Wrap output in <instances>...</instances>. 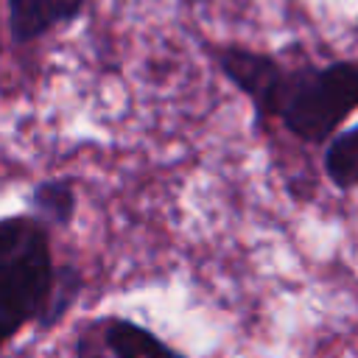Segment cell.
<instances>
[{"mask_svg":"<svg viewBox=\"0 0 358 358\" xmlns=\"http://www.w3.org/2000/svg\"><path fill=\"white\" fill-rule=\"evenodd\" d=\"M87 288V277L76 263H59V280H56V291L50 299V308L45 313V319L39 322L36 330H53L56 324H62L67 319V313L78 305L81 294Z\"/></svg>","mask_w":358,"mask_h":358,"instance_id":"cell-8","label":"cell"},{"mask_svg":"<svg viewBox=\"0 0 358 358\" xmlns=\"http://www.w3.org/2000/svg\"><path fill=\"white\" fill-rule=\"evenodd\" d=\"M87 0H6L8 36L14 45H31L59 25H70L84 14Z\"/></svg>","mask_w":358,"mask_h":358,"instance_id":"cell-4","label":"cell"},{"mask_svg":"<svg viewBox=\"0 0 358 358\" xmlns=\"http://www.w3.org/2000/svg\"><path fill=\"white\" fill-rule=\"evenodd\" d=\"M218 70L224 73V78L241 92L246 95V101L255 109V120L263 115V109L271 101V92L285 70V64L280 59H274L271 53H260L243 45H224L215 48L213 53Z\"/></svg>","mask_w":358,"mask_h":358,"instance_id":"cell-3","label":"cell"},{"mask_svg":"<svg viewBox=\"0 0 358 358\" xmlns=\"http://www.w3.org/2000/svg\"><path fill=\"white\" fill-rule=\"evenodd\" d=\"M50 227L34 213L0 218V338L8 344L22 327L45 319L59 263L53 257Z\"/></svg>","mask_w":358,"mask_h":358,"instance_id":"cell-1","label":"cell"},{"mask_svg":"<svg viewBox=\"0 0 358 358\" xmlns=\"http://www.w3.org/2000/svg\"><path fill=\"white\" fill-rule=\"evenodd\" d=\"M322 171L336 190L358 187V123L336 131L324 143Z\"/></svg>","mask_w":358,"mask_h":358,"instance_id":"cell-7","label":"cell"},{"mask_svg":"<svg viewBox=\"0 0 358 358\" xmlns=\"http://www.w3.org/2000/svg\"><path fill=\"white\" fill-rule=\"evenodd\" d=\"M352 112H358V62L336 59L285 67L257 123L277 120L299 143L324 145Z\"/></svg>","mask_w":358,"mask_h":358,"instance_id":"cell-2","label":"cell"},{"mask_svg":"<svg viewBox=\"0 0 358 358\" xmlns=\"http://www.w3.org/2000/svg\"><path fill=\"white\" fill-rule=\"evenodd\" d=\"M28 213L42 218L50 229H67L78 213V187L73 176H45L25 193Z\"/></svg>","mask_w":358,"mask_h":358,"instance_id":"cell-6","label":"cell"},{"mask_svg":"<svg viewBox=\"0 0 358 358\" xmlns=\"http://www.w3.org/2000/svg\"><path fill=\"white\" fill-rule=\"evenodd\" d=\"M103 336L117 358H187V352L165 341L157 330L126 316H103Z\"/></svg>","mask_w":358,"mask_h":358,"instance_id":"cell-5","label":"cell"},{"mask_svg":"<svg viewBox=\"0 0 358 358\" xmlns=\"http://www.w3.org/2000/svg\"><path fill=\"white\" fill-rule=\"evenodd\" d=\"M70 358H117L103 336V316L84 322L70 344Z\"/></svg>","mask_w":358,"mask_h":358,"instance_id":"cell-9","label":"cell"}]
</instances>
